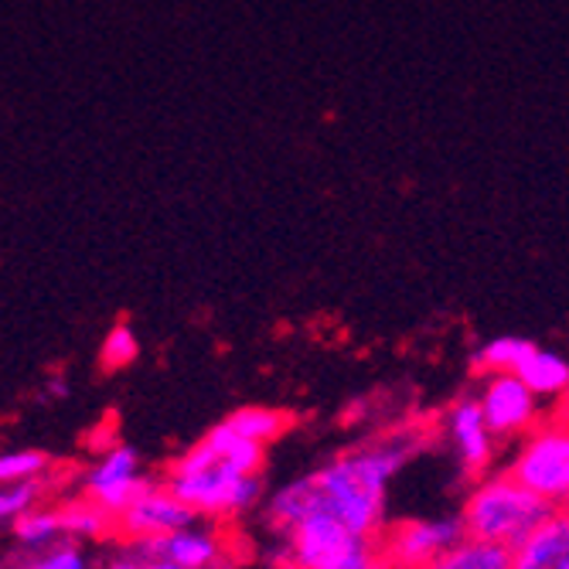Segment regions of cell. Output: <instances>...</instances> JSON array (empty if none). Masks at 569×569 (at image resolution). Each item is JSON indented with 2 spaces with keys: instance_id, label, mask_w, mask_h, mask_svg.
Here are the masks:
<instances>
[{
  "instance_id": "6",
  "label": "cell",
  "mask_w": 569,
  "mask_h": 569,
  "mask_svg": "<svg viewBox=\"0 0 569 569\" xmlns=\"http://www.w3.org/2000/svg\"><path fill=\"white\" fill-rule=\"evenodd\" d=\"M475 392H478L485 420H488L491 433L498 437V443H519L552 409V406H542V399L515 372L481 376Z\"/></svg>"
},
{
  "instance_id": "18",
  "label": "cell",
  "mask_w": 569,
  "mask_h": 569,
  "mask_svg": "<svg viewBox=\"0 0 569 569\" xmlns=\"http://www.w3.org/2000/svg\"><path fill=\"white\" fill-rule=\"evenodd\" d=\"M62 519H66V539H102V536L117 532L113 515L107 508H99L96 501H89V498L66 505Z\"/></svg>"
},
{
  "instance_id": "7",
  "label": "cell",
  "mask_w": 569,
  "mask_h": 569,
  "mask_svg": "<svg viewBox=\"0 0 569 569\" xmlns=\"http://www.w3.org/2000/svg\"><path fill=\"white\" fill-rule=\"evenodd\" d=\"M457 468L468 475L471 481L485 478L495 471L498 463V437L491 433L488 420H485V409L478 402V392H463L457 396L447 412H443V423H440Z\"/></svg>"
},
{
  "instance_id": "10",
  "label": "cell",
  "mask_w": 569,
  "mask_h": 569,
  "mask_svg": "<svg viewBox=\"0 0 569 569\" xmlns=\"http://www.w3.org/2000/svg\"><path fill=\"white\" fill-rule=\"evenodd\" d=\"M198 522V511L184 505L168 485H150L130 508L117 515V532L130 542L140 539H161L171 532H181Z\"/></svg>"
},
{
  "instance_id": "3",
  "label": "cell",
  "mask_w": 569,
  "mask_h": 569,
  "mask_svg": "<svg viewBox=\"0 0 569 569\" xmlns=\"http://www.w3.org/2000/svg\"><path fill=\"white\" fill-rule=\"evenodd\" d=\"M552 505L515 481L505 468L471 481L460 505V526L468 539L495 542L515 549L529 539V532L546 519Z\"/></svg>"
},
{
  "instance_id": "1",
  "label": "cell",
  "mask_w": 569,
  "mask_h": 569,
  "mask_svg": "<svg viewBox=\"0 0 569 569\" xmlns=\"http://www.w3.org/2000/svg\"><path fill=\"white\" fill-rule=\"evenodd\" d=\"M427 430L399 427L338 453L325 468L303 475L310 508L335 515L338 522H345L358 536L379 539L386 532L389 485L412 457L427 450Z\"/></svg>"
},
{
  "instance_id": "12",
  "label": "cell",
  "mask_w": 569,
  "mask_h": 569,
  "mask_svg": "<svg viewBox=\"0 0 569 569\" xmlns=\"http://www.w3.org/2000/svg\"><path fill=\"white\" fill-rule=\"evenodd\" d=\"M133 549L143 556H164V559L178 562L181 569H216L226 546H222L219 532L198 529V522H194V526L161 536V539H140V542H133Z\"/></svg>"
},
{
  "instance_id": "16",
  "label": "cell",
  "mask_w": 569,
  "mask_h": 569,
  "mask_svg": "<svg viewBox=\"0 0 569 569\" xmlns=\"http://www.w3.org/2000/svg\"><path fill=\"white\" fill-rule=\"evenodd\" d=\"M536 348V341L519 338V335H498L491 341H485L475 355H471V369L481 376H505V372H519L522 361L529 358V351Z\"/></svg>"
},
{
  "instance_id": "22",
  "label": "cell",
  "mask_w": 569,
  "mask_h": 569,
  "mask_svg": "<svg viewBox=\"0 0 569 569\" xmlns=\"http://www.w3.org/2000/svg\"><path fill=\"white\" fill-rule=\"evenodd\" d=\"M21 569H89V559L79 546H51V549H41L34 559H28Z\"/></svg>"
},
{
  "instance_id": "19",
  "label": "cell",
  "mask_w": 569,
  "mask_h": 569,
  "mask_svg": "<svg viewBox=\"0 0 569 569\" xmlns=\"http://www.w3.org/2000/svg\"><path fill=\"white\" fill-rule=\"evenodd\" d=\"M51 457L44 450H8L0 453V485H24L41 481Z\"/></svg>"
},
{
  "instance_id": "2",
  "label": "cell",
  "mask_w": 569,
  "mask_h": 569,
  "mask_svg": "<svg viewBox=\"0 0 569 569\" xmlns=\"http://www.w3.org/2000/svg\"><path fill=\"white\" fill-rule=\"evenodd\" d=\"M164 485L198 511V519L219 522L246 515L263 498V475H246L209 440V433L168 463Z\"/></svg>"
},
{
  "instance_id": "17",
  "label": "cell",
  "mask_w": 569,
  "mask_h": 569,
  "mask_svg": "<svg viewBox=\"0 0 569 569\" xmlns=\"http://www.w3.org/2000/svg\"><path fill=\"white\" fill-rule=\"evenodd\" d=\"M14 536L28 549H51V542H66L62 508H31L14 522Z\"/></svg>"
},
{
  "instance_id": "26",
  "label": "cell",
  "mask_w": 569,
  "mask_h": 569,
  "mask_svg": "<svg viewBox=\"0 0 569 569\" xmlns=\"http://www.w3.org/2000/svg\"><path fill=\"white\" fill-rule=\"evenodd\" d=\"M562 409H566V412H569V399H566V402H562Z\"/></svg>"
},
{
  "instance_id": "21",
  "label": "cell",
  "mask_w": 569,
  "mask_h": 569,
  "mask_svg": "<svg viewBox=\"0 0 569 569\" xmlns=\"http://www.w3.org/2000/svg\"><path fill=\"white\" fill-rule=\"evenodd\" d=\"M44 495L41 481H24V485H0V522H18L21 515H28L31 508H38Z\"/></svg>"
},
{
  "instance_id": "14",
  "label": "cell",
  "mask_w": 569,
  "mask_h": 569,
  "mask_svg": "<svg viewBox=\"0 0 569 569\" xmlns=\"http://www.w3.org/2000/svg\"><path fill=\"white\" fill-rule=\"evenodd\" d=\"M420 569H511V549L463 536Z\"/></svg>"
},
{
  "instance_id": "11",
  "label": "cell",
  "mask_w": 569,
  "mask_h": 569,
  "mask_svg": "<svg viewBox=\"0 0 569 569\" xmlns=\"http://www.w3.org/2000/svg\"><path fill=\"white\" fill-rule=\"evenodd\" d=\"M511 569H569V505L549 508L529 539L511 549Z\"/></svg>"
},
{
  "instance_id": "13",
  "label": "cell",
  "mask_w": 569,
  "mask_h": 569,
  "mask_svg": "<svg viewBox=\"0 0 569 569\" xmlns=\"http://www.w3.org/2000/svg\"><path fill=\"white\" fill-rule=\"evenodd\" d=\"M542 402L562 406L569 399V361L549 348H532L529 358L522 361V369L515 372Z\"/></svg>"
},
{
  "instance_id": "4",
  "label": "cell",
  "mask_w": 569,
  "mask_h": 569,
  "mask_svg": "<svg viewBox=\"0 0 569 569\" xmlns=\"http://www.w3.org/2000/svg\"><path fill=\"white\" fill-rule=\"evenodd\" d=\"M277 569H389L379 539L358 536L335 515L310 511L277 536Z\"/></svg>"
},
{
  "instance_id": "5",
  "label": "cell",
  "mask_w": 569,
  "mask_h": 569,
  "mask_svg": "<svg viewBox=\"0 0 569 569\" xmlns=\"http://www.w3.org/2000/svg\"><path fill=\"white\" fill-rule=\"evenodd\" d=\"M505 471L546 505H569V412L562 406H552L539 427L515 443Z\"/></svg>"
},
{
  "instance_id": "23",
  "label": "cell",
  "mask_w": 569,
  "mask_h": 569,
  "mask_svg": "<svg viewBox=\"0 0 569 569\" xmlns=\"http://www.w3.org/2000/svg\"><path fill=\"white\" fill-rule=\"evenodd\" d=\"M107 569H143V556H140L137 549L120 552V556H113V559L107 562Z\"/></svg>"
},
{
  "instance_id": "15",
  "label": "cell",
  "mask_w": 569,
  "mask_h": 569,
  "mask_svg": "<svg viewBox=\"0 0 569 569\" xmlns=\"http://www.w3.org/2000/svg\"><path fill=\"white\" fill-rule=\"evenodd\" d=\"M226 423L239 437L270 447V443H277L293 427V417H290L287 409H277V406H242V409L229 412Z\"/></svg>"
},
{
  "instance_id": "9",
  "label": "cell",
  "mask_w": 569,
  "mask_h": 569,
  "mask_svg": "<svg viewBox=\"0 0 569 569\" xmlns=\"http://www.w3.org/2000/svg\"><path fill=\"white\" fill-rule=\"evenodd\" d=\"M150 485L153 481L140 471V453L127 443L110 447L86 471V481H82L86 498L96 501L99 508H107L113 519L123 508H130Z\"/></svg>"
},
{
  "instance_id": "8",
  "label": "cell",
  "mask_w": 569,
  "mask_h": 569,
  "mask_svg": "<svg viewBox=\"0 0 569 569\" xmlns=\"http://www.w3.org/2000/svg\"><path fill=\"white\" fill-rule=\"evenodd\" d=\"M460 539V515H440V519H409L389 526L379 536V549L389 569H420Z\"/></svg>"
},
{
  "instance_id": "25",
  "label": "cell",
  "mask_w": 569,
  "mask_h": 569,
  "mask_svg": "<svg viewBox=\"0 0 569 569\" xmlns=\"http://www.w3.org/2000/svg\"><path fill=\"white\" fill-rule=\"evenodd\" d=\"M44 396H51V399H66V396H69V386H66L62 379H48Z\"/></svg>"
},
{
  "instance_id": "20",
  "label": "cell",
  "mask_w": 569,
  "mask_h": 569,
  "mask_svg": "<svg viewBox=\"0 0 569 569\" xmlns=\"http://www.w3.org/2000/svg\"><path fill=\"white\" fill-rule=\"evenodd\" d=\"M137 355H140V341H137V335H133V328H130L127 321L113 325V328H110V335L102 338V348H99L102 369H110V372L133 366Z\"/></svg>"
},
{
  "instance_id": "24",
  "label": "cell",
  "mask_w": 569,
  "mask_h": 569,
  "mask_svg": "<svg viewBox=\"0 0 569 569\" xmlns=\"http://www.w3.org/2000/svg\"><path fill=\"white\" fill-rule=\"evenodd\" d=\"M143 556V552H140ZM143 569H181L178 562L164 559V556H143Z\"/></svg>"
}]
</instances>
